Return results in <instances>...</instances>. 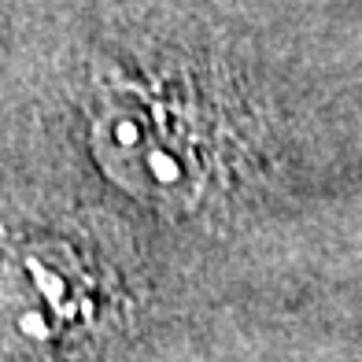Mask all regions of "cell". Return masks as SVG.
<instances>
[{"label": "cell", "instance_id": "6da1fadb", "mask_svg": "<svg viewBox=\"0 0 362 362\" xmlns=\"http://www.w3.org/2000/svg\"><path fill=\"white\" fill-rule=\"evenodd\" d=\"M288 19L270 0H0V100L134 218L237 233L300 185Z\"/></svg>", "mask_w": 362, "mask_h": 362}, {"label": "cell", "instance_id": "7a4b0ae2", "mask_svg": "<svg viewBox=\"0 0 362 362\" xmlns=\"http://www.w3.org/2000/svg\"><path fill=\"white\" fill-rule=\"evenodd\" d=\"M122 292V267L78 215L0 218V351L52 358L89 340Z\"/></svg>", "mask_w": 362, "mask_h": 362}]
</instances>
